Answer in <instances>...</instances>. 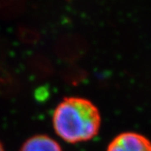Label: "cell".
<instances>
[{"instance_id":"obj_4","label":"cell","mask_w":151,"mask_h":151,"mask_svg":"<svg viewBox=\"0 0 151 151\" xmlns=\"http://www.w3.org/2000/svg\"><path fill=\"white\" fill-rule=\"evenodd\" d=\"M0 151H4V147H3L1 143H0Z\"/></svg>"},{"instance_id":"obj_1","label":"cell","mask_w":151,"mask_h":151,"mask_svg":"<svg viewBox=\"0 0 151 151\" xmlns=\"http://www.w3.org/2000/svg\"><path fill=\"white\" fill-rule=\"evenodd\" d=\"M55 133L70 144L92 139L101 126V115L93 103L82 97L65 98L53 114Z\"/></svg>"},{"instance_id":"obj_3","label":"cell","mask_w":151,"mask_h":151,"mask_svg":"<svg viewBox=\"0 0 151 151\" xmlns=\"http://www.w3.org/2000/svg\"><path fill=\"white\" fill-rule=\"evenodd\" d=\"M20 151H62L59 144L46 135H36L23 145Z\"/></svg>"},{"instance_id":"obj_2","label":"cell","mask_w":151,"mask_h":151,"mask_svg":"<svg viewBox=\"0 0 151 151\" xmlns=\"http://www.w3.org/2000/svg\"><path fill=\"white\" fill-rule=\"evenodd\" d=\"M107 151H151V142L140 134L126 132L116 136Z\"/></svg>"}]
</instances>
